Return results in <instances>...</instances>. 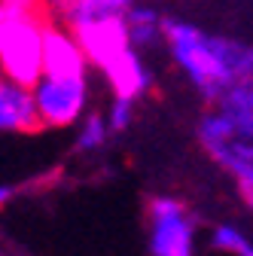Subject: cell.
<instances>
[{
	"mask_svg": "<svg viewBox=\"0 0 253 256\" xmlns=\"http://www.w3.org/2000/svg\"><path fill=\"white\" fill-rule=\"evenodd\" d=\"M107 125L113 134H122L125 128H128L134 122V101L132 98H119V94H113L110 98V107H107Z\"/></svg>",
	"mask_w": 253,
	"mask_h": 256,
	"instance_id": "5bb4252c",
	"label": "cell"
},
{
	"mask_svg": "<svg viewBox=\"0 0 253 256\" xmlns=\"http://www.w3.org/2000/svg\"><path fill=\"white\" fill-rule=\"evenodd\" d=\"M150 256H196V220L174 196H156L146 204Z\"/></svg>",
	"mask_w": 253,
	"mask_h": 256,
	"instance_id": "277c9868",
	"label": "cell"
},
{
	"mask_svg": "<svg viewBox=\"0 0 253 256\" xmlns=\"http://www.w3.org/2000/svg\"><path fill=\"white\" fill-rule=\"evenodd\" d=\"M52 16L46 4L0 0V70L6 80L34 86L43 76V40Z\"/></svg>",
	"mask_w": 253,
	"mask_h": 256,
	"instance_id": "7a4b0ae2",
	"label": "cell"
},
{
	"mask_svg": "<svg viewBox=\"0 0 253 256\" xmlns=\"http://www.w3.org/2000/svg\"><path fill=\"white\" fill-rule=\"evenodd\" d=\"M92 70V64L76 40V34L61 24V22H49L46 28V40H43V74L52 76H82Z\"/></svg>",
	"mask_w": 253,
	"mask_h": 256,
	"instance_id": "52a82bcc",
	"label": "cell"
},
{
	"mask_svg": "<svg viewBox=\"0 0 253 256\" xmlns=\"http://www.w3.org/2000/svg\"><path fill=\"white\" fill-rule=\"evenodd\" d=\"M165 18L168 16L156 4L138 0V4L125 12V24H128L132 46L140 49V52H152V49L165 46Z\"/></svg>",
	"mask_w": 253,
	"mask_h": 256,
	"instance_id": "8fae6325",
	"label": "cell"
},
{
	"mask_svg": "<svg viewBox=\"0 0 253 256\" xmlns=\"http://www.w3.org/2000/svg\"><path fill=\"white\" fill-rule=\"evenodd\" d=\"M43 132L34 88L16 82V80H0V134H37Z\"/></svg>",
	"mask_w": 253,
	"mask_h": 256,
	"instance_id": "ba28073f",
	"label": "cell"
},
{
	"mask_svg": "<svg viewBox=\"0 0 253 256\" xmlns=\"http://www.w3.org/2000/svg\"><path fill=\"white\" fill-rule=\"evenodd\" d=\"M196 138L214 162L235 177L238 186H253V122L210 107L196 125Z\"/></svg>",
	"mask_w": 253,
	"mask_h": 256,
	"instance_id": "3957f363",
	"label": "cell"
},
{
	"mask_svg": "<svg viewBox=\"0 0 253 256\" xmlns=\"http://www.w3.org/2000/svg\"><path fill=\"white\" fill-rule=\"evenodd\" d=\"M138 0H46V10L55 22L76 28L92 18H104V16H125Z\"/></svg>",
	"mask_w": 253,
	"mask_h": 256,
	"instance_id": "30bf717a",
	"label": "cell"
},
{
	"mask_svg": "<svg viewBox=\"0 0 253 256\" xmlns=\"http://www.w3.org/2000/svg\"><path fill=\"white\" fill-rule=\"evenodd\" d=\"M28 4H46V0H28Z\"/></svg>",
	"mask_w": 253,
	"mask_h": 256,
	"instance_id": "2e32d148",
	"label": "cell"
},
{
	"mask_svg": "<svg viewBox=\"0 0 253 256\" xmlns=\"http://www.w3.org/2000/svg\"><path fill=\"white\" fill-rule=\"evenodd\" d=\"M113 138L110 125H107V116L104 113H86L80 122H76V138H74V146L76 152H86V156H94L107 146V140Z\"/></svg>",
	"mask_w": 253,
	"mask_h": 256,
	"instance_id": "7c38bea8",
	"label": "cell"
},
{
	"mask_svg": "<svg viewBox=\"0 0 253 256\" xmlns=\"http://www.w3.org/2000/svg\"><path fill=\"white\" fill-rule=\"evenodd\" d=\"M34 101L40 113V125L61 132V128H74L92 104V82L88 74L82 76H52L43 74L34 86Z\"/></svg>",
	"mask_w": 253,
	"mask_h": 256,
	"instance_id": "5b68a950",
	"label": "cell"
},
{
	"mask_svg": "<svg viewBox=\"0 0 253 256\" xmlns=\"http://www.w3.org/2000/svg\"><path fill=\"white\" fill-rule=\"evenodd\" d=\"M210 247L223 250L229 256H253V241L244 232H238L235 226H226V222L210 232Z\"/></svg>",
	"mask_w": 253,
	"mask_h": 256,
	"instance_id": "4fadbf2b",
	"label": "cell"
},
{
	"mask_svg": "<svg viewBox=\"0 0 253 256\" xmlns=\"http://www.w3.org/2000/svg\"><path fill=\"white\" fill-rule=\"evenodd\" d=\"M12 196H16V186H10V183H0V210H4V208L12 202Z\"/></svg>",
	"mask_w": 253,
	"mask_h": 256,
	"instance_id": "9a60e30c",
	"label": "cell"
},
{
	"mask_svg": "<svg viewBox=\"0 0 253 256\" xmlns=\"http://www.w3.org/2000/svg\"><path fill=\"white\" fill-rule=\"evenodd\" d=\"M107 88L119 98H132V101H140L144 94L152 88V70L144 58L140 49H125L116 61H110L107 68L101 70Z\"/></svg>",
	"mask_w": 253,
	"mask_h": 256,
	"instance_id": "9c48e42d",
	"label": "cell"
},
{
	"mask_svg": "<svg viewBox=\"0 0 253 256\" xmlns=\"http://www.w3.org/2000/svg\"><path fill=\"white\" fill-rule=\"evenodd\" d=\"M0 80H4V70H0Z\"/></svg>",
	"mask_w": 253,
	"mask_h": 256,
	"instance_id": "e0dca14e",
	"label": "cell"
},
{
	"mask_svg": "<svg viewBox=\"0 0 253 256\" xmlns=\"http://www.w3.org/2000/svg\"><path fill=\"white\" fill-rule=\"evenodd\" d=\"M88 64L94 70H104L110 61H116L125 49H132V37H128V24L125 16H104V18H92L82 22L76 28H70Z\"/></svg>",
	"mask_w": 253,
	"mask_h": 256,
	"instance_id": "8992f818",
	"label": "cell"
},
{
	"mask_svg": "<svg viewBox=\"0 0 253 256\" xmlns=\"http://www.w3.org/2000/svg\"><path fill=\"white\" fill-rule=\"evenodd\" d=\"M165 46L177 70L210 104H216L220 94L238 80L247 49L238 40L208 34L204 28L171 16L165 18Z\"/></svg>",
	"mask_w": 253,
	"mask_h": 256,
	"instance_id": "6da1fadb",
	"label": "cell"
}]
</instances>
